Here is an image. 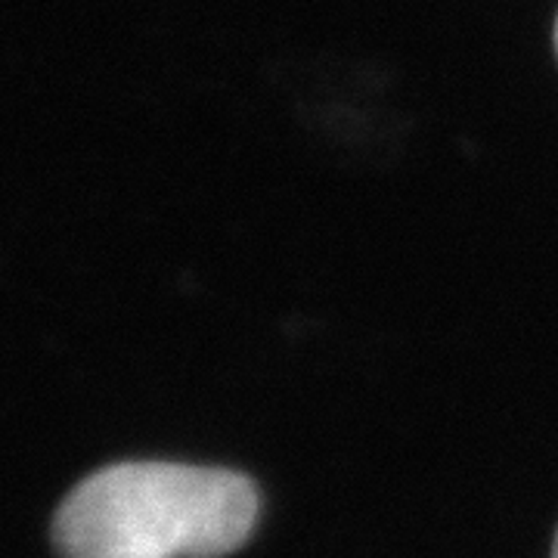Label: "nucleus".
Wrapping results in <instances>:
<instances>
[{"mask_svg":"<svg viewBox=\"0 0 558 558\" xmlns=\"http://www.w3.org/2000/svg\"><path fill=\"white\" fill-rule=\"evenodd\" d=\"M258 487L230 469L119 462L62 499L53 546L62 558H220L245 546Z\"/></svg>","mask_w":558,"mask_h":558,"instance_id":"obj_1","label":"nucleus"},{"mask_svg":"<svg viewBox=\"0 0 558 558\" xmlns=\"http://www.w3.org/2000/svg\"><path fill=\"white\" fill-rule=\"evenodd\" d=\"M553 558H558V534H556V543H553Z\"/></svg>","mask_w":558,"mask_h":558,"instance_id":"obj_2","label":"nucleus"},{"mask_svg":"<svg viewBox=\"0 0 558 558\" xmlns=\"http://www.w3.org/2000/svg\"><path fill=\"white\" fill-rule=\"evenodd\" d=\"M556 47H558V25H556Z\"/></svg>","mask_w":558,"mask_h":558,"instance_id":"obj_3","label":"nucleus"}]
</instances>
